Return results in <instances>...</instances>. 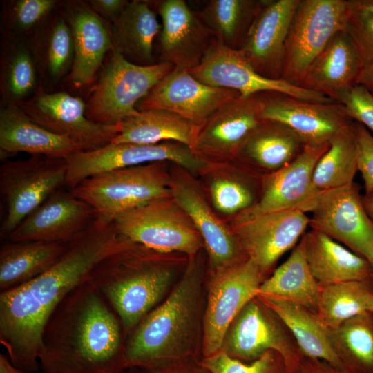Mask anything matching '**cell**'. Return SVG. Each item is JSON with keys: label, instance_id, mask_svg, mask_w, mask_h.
Here are the masks:
<instances>
[{"label": "cell", "instance_id": "52a82bcc", "mask_svg": "<svg viewBox=\"0 0 373 373\" xmlns=\"http://www.w3.org/2000/svg\"><path fill=\"white\" fill-rule=\"evenodd\" d=\"M113 222L121 236L160 253L180 252L192 259L204 246L192 220L171 196L131 209Z\"/></svg>", "mask_w": 373, "mask_h": 373}, {"label": "cell", "instance_id": "836d02e7", "mask_svg": "<svg viewBox=\"0 0 373 373\" xmlns=\"http://www.w3.org/2000/svg\"><path fill=\"white\" fill-rule=\"evenodd\" d=\"M305 146L286 126L262 119L244 146L239 159L270 173L293 161Z\"/></svg>", "mask_w": 373, "mask_h": 373}, {"label": "cell", "instance_id": "cb8c5ba5", "mask_svg": "<svg viewBox=\"0 0 373 373\" xmlns=\"http://www.w3.org/2000/svg\"><path fill=\"white\" fill-rule=\"evenodd\" d=\"M329 146V143L305 145L301 153L287 165L263 175L260 197L252 208L245 212L267 213L291 209L304 212L305 207L314 198V168Z\"/></svg>", "mask_w": 373, "mask_h": 373}, {"label": "cell", "instance_id": "f35d334b", "mask_svg": "<svg viewBox=\"0 0 373 373\" xmlns=\"http://www.w3.org/2000/svg\"><path fill=\"white\" fill-rule=\"evenodd\" d=\"M1 55V97L4 104H18L37 89L38 69L31 45L6 39Z\"/></svg>", "mask_w": 373, "mask_h": 373}, {"label": "cell", "instance_id": "d4e9b609", "mask_svg": "<svg viewBox=\"0 0 373 373\" xmlns=\"http://www.w3.org/2000/svg\"><path fill=\"white\" fill-rule=\"evenodd\" d=\"M66 20L71 30L74 55L69 79L76 88L90 85L106 54L113 50L111 26L88 3L68 4Z\"/></svg>", "mask_w": 373, "mask_h": 373}, {"label": "cell", "instance_id": "2e32d148", "mask_svg": "<svg viewBox=\"0 0 373 373\" xmlns=\"http://www.w3.org/2000/svg\"><path fill=\"white\" fill-rule=\"evenodd\" d=\"M189 72L204 84L233 90L245 97L263 92H278L308 101L334 102L321 94L283 79H271L260 75L239 50L230 48L216 40L200 63Z\"/></svg>", "mask_w": 373, "mask_h": 373}, {"label": "cell", "instance_id": "7c38bea8", "mask_svg": "<svg viewBox=\"0 0 373 373\" xmlns=\"http://www.w3.org/2000/svg\"><path fill=\"white\" fill-rule=\"evenodd\" d=\"M265 279L249 259L210 274L203 322L202 352L204 357L221 350L230 324L258 295Z\"/></svg>", "mask_w": 373, "mask_h": 373}, {"label": "cell", "instance_id": "f546056e", "mask_svg": "<svg viewBox=\"0 0 373 373\" xmlns=\"http://www.w3.org/2000/svg\"><path fill=\"white\" fill-rule=\"evenodd\" d=\"M66 244L39 240L5 241L0 249V290L4 291L43 274L65 251Z\"/></svg>", "mask_w": 373, "mask_h": 373}, {"label": "cell", "instance_id": "f5cc1de1", "mask_svg": "<svg viewBox=\"0 0 373 373\" xmlns=\"http://www.w3.org/2000/svg\"><path fill=\"white\" fill-rule=\"evenodd\" d=\"M362 200L367 213L373 221V191L362 195Z\"/></svg>", "mask_w": 373, "mask_h": 373}, {"label": "cell", "instance_id": "83f0119b", "mask_svg": "<svg viewBox=\"0 0 373 373\" xmlns=\"http://www.w3.org/2000/svg\"><path fill=\"white\" fill-rule=\"evenodd\" d=\"M303 236L309 267L321 285L373 277L367 259L326 234L311 229Z\"/></svg>", "mask_w": 373, "mask_h": 373}, {"label": "cell", "instance_id": "c3c4849f", "mask_svg": "<svg viewBox=\"0 0 373 373\" xmlns=\"http://www.w3.org/2000/svg\"><path fill=\"white\" fill-rule=\"evenodd\" d=\"M298 373H347L337 369L329 363L315 358L305 356Z\"/></svg>", "mask_w": 373, "mask_h": 373}, {"label": "cell", "instance_id": "ffe728a7", "mask_svg": "<svg viewBox=\"0 0 373 373\" xmlns=\"http://www.w3.org/2000/svg\"><path fill=\"white\" fill-rule=\"evenodd\" d=\"M151 2L162 21L160 61L188 70L197 66L216 40L199 13L184 0Z\"/></svg>", "mask_w": 373, "mask_h": 373}, {"label": "cell", "instance_id": "3957f363", "mask_svg": "<svg viewBox=\"0 0 373 373\" xmlns=\"http://www.w3.org/2000/svg\"><path fill=\"white\" fill-rule=\"evenodd\" d=\"M204 268L197 256L189 263L164 300L127 336V368L151 367L193 353L202 347L206 303Z\"/></svg>", "mask_w": 373, "mask_h": 373}, {"label": "cell", "instance_id": "6da1fadb", "mask_svg": "<svg viewBox=\"0 0 373 373\" xmlns=\"http://www.w3.org/2000/svg\"><path fill=\"white\" fill-rule=\"evenodd\" d=\"M127 240L113 220L97 217L66 243L59 260L47 271L0 294V343L12 363L26 372L40 368L45 325L60 302L90 278L93 269Z\"/></svg>", "mask_w": 373, "mask_h": 373}, {"label": "cell", "instance_id": "ee69618b", "mask_svg": "<svg viewBox=\"0 0 373 373\" xmlns=\"http://www.w3.org/2000/svg\"><path fill=\"white\" fill-rule=\"evenodd\" d=\"M348 6L345 31L363 67L373 62V15Z\"/></svg>", "mask_w": 373, "mask_h": 373}, {"label": "cell", "instance_id": "60d3db41", "mask_svg": "<svg viewBox=\"0 0 373 373\" xmlns=\"http://www.w3.org/2000/svg\"><path fill=\"white\" fill-rule=\"evenodd\" d=\"M55 0H16L4 3L2 31L6 39L30 43L56 8Z\"/></svg>", "mask_w": 373, "mask_h": 373}, {"label": "cell", "instance_id": "7dc6e473", "mask_svg": "<svg viewBox=\"0 0 373 373\" xmlns=\"http://www.w3.org/2000/svg\"><path fill=\"white\" fill-rule=\"evenodd\" d=\"M88 3L103 19L112 23L120 15L129 1L127 0H91Z\"/></svg>", "mask_w": 373, "mask_h": 373}, {"label": "cell", "instance_id": "f907efd6", "mask_svg": "<svg viewBox=\"0 0 373 373\" xmlns=\"http://www.w3.org/2000/svg\"><path fill=\"white\" fill-rule=\"evenodd\" d=\"M0 373H30L14 365L8 355L0 354Z\"/></svg>", "mask_w": 373, "mask_h": 373}, {"label": "cell", "instance_id": "e575fe53", "mask_svg": "<svg viewBox=\"0 0 373 373\" xmlns=\"http://www.w3.org/2000/svg\"><path fill=\"white\" fill-rule=\"evenodd\" d=\"M30 44L38 72L46 82H57L71 68L73 41L66 18L57 15L48 18Z\"/></svg>", "mask_w": 373, "mask_h": 373}, {"label": "cell", "instance_id": "603a6c76", "mask_svg": "<svg viewBox=\"0 0 373 373\" xmlns=\"http://www.w3.org/2000/svg\"><path fill=\"white\" fill-rule=\"evenodd\" d=\"M98 217L86 202L70 189L55 192L27 217L6 240H39L68 243Z\"/></svg>", "mask_w": 373, "mask_h": 373}, {"label": "cell", "instance_id": "74e56055", "mask_svg": "<svg viewBox=\"0 0 373 373\" xmlns=\"http://www.w3.org/2000/svg\"><path fill=\"white\" fill-rule=\"evenodd\" d=\"M260 3L261 0H211L198 13L218 42L239 50Z\"/></svg>", "mask_w": 373, "mask_h": 373}, {"label": "cell", "instance_id": "1f68e13d", "mask_svg": "<svg viewBox=\"0 0 373 373\" xmlns=\"http://www.w3.org/2000/svg\"><path fill=\"white\" fill-rule=\"evenodd\" d=\"M257 296L288 327L305 356L323 360L345 372L332 344L329 328L316 313L291 302L268 296Z\"/></svg>", "mask_w": 373, "mask_h": 373}, {"label": "cell", "instance_id": "5bb4252c", "mask_svg": "<svg viewBox=\"0 0 373 373\" xmlns=\"http://www.w3.org/2000/svg\"><path fill=\"white\" fill-rule=\"evenodd\" d=\"M309 217L299 209L238 215L231 229L247 258L267 275L278 259L299 242Z\"/></svg>", "mask_w": 373, "mask_h": 373}, {"label": "cell", "instance_id": "4dcf8cb0", "mask_svg": "<svg viewBox=\"0 0 373 373\" xmlns=\"http://www.w3.org/2000/svg\"><path fill=\"white\" fill-rule=\"evenodd\" d=\"M321 291L307 261L303 236L288 258L262 283L258 295L291 302L316 314Z\"/></svg>", "mask_w": 373, "mask_h": 373}, {"label": "cell", "instance_id": "4fadbf2b", "mask_svg": "<svg viewBox=\"0 0 373 373\" xmlns=\"http://www.w3.org/2000/svg\"><path fill=\"white\" fill-rule=\"evenodd\" d=\"M361 186L350 184L316 194L304 209L309 226L366 258L373 247V221L367 213Z\"/></svg>", "mask_w": 373, "mask_h": 373}, {"label": "cell", "instance_id": "f6af8a7d", "mask_svg": "<svg viewBox=\"0 0 373 373\" xmlns=\"http://www.w3.org/2000/svg\"><path fill=\"white\" fill-rule=\"evenodd\" d=\"M336 102L352 120L373 132V95L366 88L356 84L342 92Z\"/></svg>", "mask_w": 373, "mask_h": 373}, {"label": "cell", "instance_id": "8d00e7d4", "mask_svg": "<svg viewBox=\"0 0 373 373\" xmlns=\"http://www.w3.org/2000/svg\"><path fill=\"white\" fill-rule=\"evenodd\" d=\"M333 347L347 373H373V312H363L329 329Z\"/></svg>", "mask_w": 373, "mask_h": 373}, {"label": "cell", "instance_id": "ba28073f", "mask_svg": "<svg viewBox=\"0 0 373 373\" xmlns=\"http://www.w3.org/2000/svg\"><path fill=\"white\" fill-rule=\"evenodd\" d=\"M66 159L32 155L0 166V191L6 215L0 228L6 240L17 227L55 192L66 186Z\"/></svg>", "mask_w": 373, "mask_h": 373}, {"label": "cell", "instance_id": "d590c367", "mask_svg": "<svg viewBox=\"0 0 373 373\" xmlns=\"http://www.w3.org/2000/svg\"><path fill=\"white\" fill-rule=\"evenodd\" d=\"M357 171L354 122L330 141L328 149L317 162L312 178L314 198L319 193L353 183Z\"/></svg>", "mask_w": 373, "mask_h": 373}, {"label": "cell", "instance_id": "484cf974", "mask_svg": "<svg viewBox=\"0 0 373 373\" xmlns=\"http://www.w3.org/2000/svg\"><path fill=\"white\" fill-rule=\"evenodd\" d=\"M0 149L4 153L23 152L64 159L86 151L77 142L38 125L15 104L1 108Z\"/></svg>", "mask_w": 373, "mask_h": 373}, {"label": "cell", "instance_id": "d6986e66", "mask_svg": "<svg viewBox=\"0 0 373 373\" xmlns=\"http://www.w3.org/2000/svg\"><path fill=\"white\" fill-rule=\"evenodd\" d=\"M262 121L257 94L239 95L198 126L192 150L202 159H238L246 142Z\"/></svg>", "mask_w": 373, "mask_h": 373}, {"label": "cell", "instance_id": "ab89813d", "mask_svg": "<svg viewBox=\"0 0 373 373\" xmlns=\"http://www.w3.org/2000/svg\"><path fill=\"white\" fill-rule=\"evenodd\" d=\"M373 277L321 285L316 315L329 329L368 310Z\"/></svg>", "mask_w": 373, "mask_h": 373}, {"label": "cell", "instance_id": "db71d44e", "mask_svg": "<svg viewBox=\"0 0 373 373\" xmlns=\"http://www.w3.org/2000/svg\"><path fill=\"white\" fill-rule=\"evenodd\" d=\"M366 259L368 260V261L370 262L372 269H373V247L372 248V249L370 250V251L369 252L368 255L366 257Z\"/></svg>", "mask_w": 373, "mask_h": 373}, {"label": "cell", "instance_id": "4316f807", "mask_svg": "<svg viewBox=\"0 0 373 373\" xmlns=\"http://www.w3.org/2000/svg\"><path fill=\"white\" fill-rule=\"evenodd\" d=\"M362 62L345 30L338 32L307 70L300 87L336 102L356 84Z\"/></svg>", "mask_w": 373, "mask_h": 373}, {"label": "cell", "instance_id": "277c9868", "mask_svg": "<svg viewBox=\"0 0 373 373\" xmlns=\"http://www.w3.org/2000/svg\"><path fill=\"white\" fill-rule=\"evenodd\" d=\"M168 254L127 240L104 258L90 275L119 318L126 338L173 285L176 268Z\"/></svg>", "mask_w": 373, "mask_h": 373}, {"label": "cell", "instance_id": "ac0fdd59", "mask_svg": "<svg viewBox=\"0 0 373 373\" xmlns=\"http://www.w3.org/2000/svg\"><path fill=\"white\" fill-rule=\"evenodd\" d=\"M239 95L233 90L204 84L188 70L175 67L138 102L136 109L168 111L199 126Z\"/></svg>", "mask_w": 373, "mask_h": 373}, {"label": "cell", "instance_id": "e0dca14e", "mask_svg": "<svg viewBox=\"0 0 373 373\" xmlns=\"http://www.w3.org/2000/svg\"><path fill=\"white\" fill-rule=\"evenodd\" d=\"M257 97L262 119L283 124L305 145L329 144L354 122L337 102L308 101L278 92L258 93Z\"/></svg>", "mask_w": 373, "mask_h": 373}, {"label": "cell", "instance_id": "d6a6232c", "mask_svg": "<svg viewBox=\"0 0 373 373\" xmlns=\"http://www.w3.org/2000/svg\"><path fill=\"white\" fill-rule=\"evenodd\" d=\"M118 134L112 144H153L174 141L192 148L198 126L182 117L165 110L140 111L119 124Z\"/></svg>", "mask_w": 373, "mask_h": 373}, {"label": "cell", "instance_id": "bcb514c9", "mask_svg": "<svg viewBox=\"0 0 373 373\" xmlns=\"http://www.w3.org/2000/svg\"><path fill=\"white\" fill-rule=\"evenodd\" d=\"M357 143L358 171L361 173L365 193L373 191V136L363 125L354 122Z\"/></svg>", "mask_w": 373, "mask_h": 373}, {"label": "cell", "instance_id": "44dd1931", "mask_svg": "<svg viewBox=\"0 0 373 373\" xmlns=\"http://www.w3.org/2000/svg\"><path fill=\"white\" fill-rule=\"evenodd\" d=\"M300 0H261L259 9L239 49L260 75L281 79L284 48Z\"/></svg>", "mask_w": 373, "mask_h": 373}, {"label": "cell", "instance_id": "681fc988", "mask_svg": "<svg viewBox=\"0 0 373 373\" xmlns=\"http://www.w3.org/2000/svg\"><path fill=\"white\" fill-rule=\"evenodd\" d=\"M356 84L366 88L373 95V62L362 68Z\"/></svg>", "mask_w": 373, "mask_h": 373}, {"label": "cell", "instance_id": "30bf717a", "mask_svg": "<svg viewBox=\"0 0 373 373\" xmlns=\"http://www.w3.org/2000/svg\"><path fill=\"white\" fill-rule=\"evenodd\" d=\"M221 350L241 361L274 350L283 356L287 373H298L305 357L288 327L258 296L231 322Z\"/></svg>", "mask_w": 373, "mask_h": 373}, {"label": "cell", "instance_id": "f1b7e54d", "mask_svg": "<svg viewBox=\"0 0 373 373\" xmlns=\"http://www.w3.org/2000/svg\"><path fill=\"white\" fill-rule=\"evenodd\" d=\"M150 1L133 0L112 23L113 50L140 66L155 64L153 41L160 32L157 12Z\"/></svg>", "mask_w": 373, "mask_h": 373}, {"label": "cell", "instance_id": "9a60e30c", "mask_svg": "<svg viewBox=\"0 0 373 373\" xmlns=\"http://www.w3.org/2000/svg\"><path fill=\"white\" fill-rule=\"evenodd\" d=\"M17 105L32 121L77 142L86 151L107 145L119 131V124L104 125L88 119L84 102L66 92L48 93L39 86L32 97Z\"/></svg>", "mask_w": 373, "mask_h": 373}, {"label": "cell", "instance_id": "11a10c76", "mask_svg": "<svg viewBox=\"0 0 373 373\" xmlns=\"http://www.w3.org/2000/svg\"><path fill=\"white\" fill-rule=\"evenodd\" d=\"M368 310L373 312V296L370 298L369 306H368Z\"/></svg>", "mask_w": 373, "mask_h": 373}, {"label": "cell", "instance_id": "7a4b0ae2", "mask_svg": "<svg viewBox=\"0 0 373 373\" xmlns=\"http://www.w3.org/2000/svg\"><path fill=\"white\" fill-rule=\"evenodd\" d=\"M124 327L90 278L60 302L41 338L44 373H122L127 368Z\"/></svg>", "mask_w": 373, "mask_h": 373}, {"label": "cell", "instance_id": "8992f818", "mask_svg": "<svg viewBox=\"0 0 373 373\" xmlns=\"http://www.w3.org/2000/svg\"><path fill=\"white\" fill-rule=\"evenodd\" d=\"M174 68L164 61L137 65L112 50L86 104L87 118L101 124L118 125L137 115L138 102Z\"/></svg>", "mask_w": 373, "mask_h": 373}, {"label": "cell", "instance_id": "5b68a950", "mask_svg": "<svg viewBox=\"0 0 373 373\" xmlns=\"http://www.w3.org/2000/svg\"><path fill=\"white\" fill-rule=\"evenodd\" d=\"M155 162L91 176L70 189L97 216L113 220L118 215L152 200L171 196V177L165 163Z\"/></svg>", "mask_w": 373, "mask_h": 373}, {"label": "cell", "instance_id": "7bdbcfd3", "mask_svg": "<svg viewBox=\"0 0 373 373\" xmlns=\"http://www.w3.org/2000/svg\"><path fill=\"white\" fill-rule=\"evenodd\" d=\"M202 366L209 373H287L283 356L269 350L251 363L229 356L222 350L205 357Z\"/></svg>", "mask_w": 373, "mask_h": 373}, {"label": "cell", "instance_id": "8fae6325", "mask_svg": "<svg viewBox=\"0 0 373 373\" xmlns=\"http://www.w3.org/2000/svg\"><path fill=\"white\" fill-rule=\"evenodd\" d=\"M66 161V186L68 189L101 173L151 162H172L191 171L202 169L207 165V162L191 147L174 141L153 144L109 143L94 150L74 153Z\"/></svg>", "mask_w": 373, "mask_h": 373}, {"label": "cell", "instance_id": "7402d4cb", "mask_svg": "<svg viewBox=\"0 0 373 373\" xmlns=\"http://www.w3.org/2000/svg\"><path fill=\"white\" fill-rule=\"evenodd\" d=\"M170 193L201 236L209 258L210 274L248 259L232 229L219 220L193 181L183 175L171 177Z\"/></svg>", "mask_w": 373, "mask_h": 373}, {"label": "cell", "instance_id": "816d5d0a", "mask_svg": "<svg viewBox=\"0 0 373 373\" xmlns=\"http://www.w3.org/2000/svg\"><path fill=\"white\" fill-rule=\"evenodd\" d=\"M347 2L354 9L373 15V0H347Z\"/></svg>", "mask_w": 373, "mask_h": 373}, {"label": "cell", "instance_id": "9c48e42d", "mask_svg": "<svg viewBox=\"0 0 373 373\" xmlns=\"http://www.w3.org/2000/svg\"><path fill=\"white\" fill-rule=\"evenodd\" d=\"M348 11L345 0H300L285 44L281 79L300 86L313 61L345 30Z\"/></svg>", "mask_w": 373, "mask_h": 373}, {"label": "cell", "instance_id": "b9f144b4", "mask_svg": "<svg viewBox=\"0 0 373 373\" xmlns=\"http://www.w3.org/2000/svg\"><path fill=\"white\" fill-rule=\"evenodd\" d=\"M256 180L247 171L214 178L210 184L213 206L227 214L239 215L250 209L259 200L256 195Z\"/></svg>", "mask_w": 373, "mask_h": 373}]
</instances>
